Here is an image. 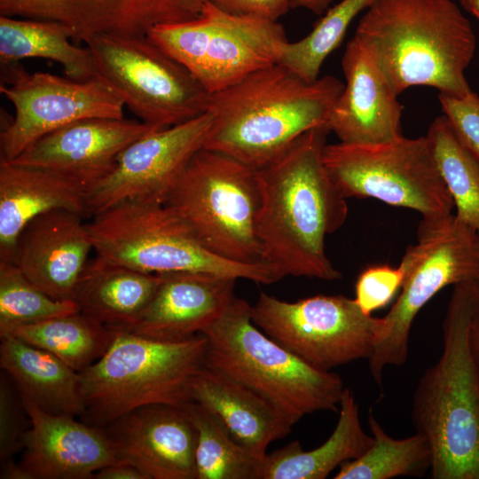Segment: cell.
I'll return each instance as SVG.
<instances>
[{"label": "cell", "mask_w": 479, "mask_h": 479, "mask_svg": "<svg viewBox=\"0 0 479 479\" xmlns=\"http://www.w3.org/2000/svg\"><path fill=\"white\" fill-rule=\"evenodd\" d=\"M328 127L310 130L270 163L256 170L260 192L257 232L263 261L281 279L342 278L325 240L348 216L346 198L323 161Z\"/></svg>", "instance_id": "cell-1"}, {"label": "cell", "mask_w": 479, "mask_h": 479, "mask_svg": "<svg viewBox=\"0 0 479 479\" xmlns=\"http://www.w3.org/2000/svg\"><path fill=\"white\" fill-rule=\"evenodd\" d=\"M344 89L333 75L308 82L280 63L209 94L204 148L259 169L314 128L327 126Z\"/></svg>", "instance_id": "cell-2"}, {"label": "cell", "mask_w": 479, "mask_h": 479, "mask_svg": "<svg viewBox=\"0 0 479 479\" xmlns=\"http://www.w3.org/2000/svg\"><path fill=\"white\" fill-rule=\"evenodd\" d=\"M479 312V281L453 286L443 320V352L424 371L411 420L428 442L433 479H479V372L469 328Z\"/></svg>", "instance_id": "cell-3"}, {"label": "cell", "mask_w": 479, "mask_h": 479, "mask_svg": "<svg viewBox=\"0 0 479 479\" xmlns=\"http://www.w3.org/2000/svg\"><path fill=\"white\" fill-rule=\"evenodd\" d=\"M370 51L397 96L412 86L465 97L476 40L452 0H377L354 35Z\"/></svg>", "instance_id": "cell-4"}, {"label": "cell", "mask_w": 479, "mask_h": 479, "mask_svg": "<svg viewBox=\"0 0 479 479\" xmlns=\"http://www.w3.org/2000/svg\"><path fill=\"white\" fill-rule=\"evenodd\" d=\"M251 305L235 296L201 334L205 364L256 392L294 423L316 412L339 411L342 378L319 370L266 335L252 321Z\"/></svg>", "instance_id": "cell-5"}, {"label": "cell", "mask_w": 479, "mask_h": 479, "mask_svg": "<svg viewBox=\"0 0 479 479\" xmlns=\"http://www.w3.org/2000/svg\"><path fill=\"white\" fill-rule=\"evenodd\" d=\"M110 329L114 336L106 351L79 373L83 422L103 428L143 406H184L192 401L190 382L205 362L203 334L164 342Z\"/></svg>", "instance_id": "cell-6"}, {"label": "cell", "mask_w": 479, "mask_h": 479, "mask_svg": "<svg viewBox=\"0 0 479 479\" xmlns=\"http://www.w3.org/2000/svg\"><path fill=\"white\" fill-rule=\"evenodd\" d=\"M87 226L96 255L141 271L212 273L263 285L281 279L265 263H240L214 255L165 204L123 202L93 216Z\"/></svg>", "instance_id": "cell-7"}, {"label": "cell", "mask_w": 479, "mask_h": 479, "mask_svg": "<svg viewBox=\"0 0 479 479\" xmlns=\"http://www.w3.org/2000/svg\"><path fill=\"white\" fill-rule=\"evenodd\" d=\"M214 255L234 263H264L257 232L256 170L219 152L195 153L165 203Z\"/></svg>", "instance_id": "cell-8"}, {"label": "cell", "mask_w": 479, "mask_h": 479, "mask_svg": "<svg viewBox=\"0 0 479 479\" xmlns=\"http://www.w3.org/2000/svg\"><path fill=\"white\" fill-rule=\"evenodd\" d=\"M399 267L404 273L401 293L382 317L368 359L372 378L381 389L385 367L405 364L412 323L429 300L448 286L479 281V233L454 214L422 218L417 242L406 249Z\"/></svg>", "instance_id": "cell-9"}, {"label": "cell", "mask_w": 479, "mask_h": 479, "mask_svg": "<svg viewBox=\"0 0 479 479\" xmlns=\"http://www.w3.org/2000/svg\"><path fill=\"white\" fill-rule=\"evenodd\" d=\"M325 167L344 198H373L406 208L422 218L452 214V198L437 169L428 137L326 145Z\"/></svg>", "instance_id": "cell-10"}, {"label": "cell", "mask_w": 479, "mask_h": 479, "mask_svg": "<svg viewBox=\"0 0 479 479\" xmlns=\"http://www.w3.org/2000/svg\"><path fill=\"white\" fill-rule=\"evenodd\" d=\"M147 35L208 93L279 63L288 42L279 21L234 15L207 1L197 18L157 26Z\"/></svg>", "instance_id": "cell-11"}, {"label": "cell", "mask_w": 479, "mask_h": 479, "mask_svg": "<svg viewBox=\"0 0 479 479\" xmlns=\"http://www.w3.org/2000/svg\"><path fill=\"white\" fill-rule=\"evenodd\" d=\"M85 45L98 75L139 121L164 129L208 111L210 93L147 35H98Z\"/></svg>", "instance_id": "cell-12"}, {"label": "cell", "mask_w": 479, "mask_h": 479, "mask_svg": "<svg viewBox=\"0 0 479 479\" xmlns=\"http://www.w3.org/2000/svg\"><path fill=\"white\" fill-rule=\"evenodd\" d=\"M253 323L280 346L323 371L373 355L382 318L344 295L286 302L264 292L251 305Z\"/></svg>", "instance_id": "cell-13"}, {"label": "cell", "mask_w": 479, "mask_h": 479, "mask_svg": "<svg viewBox=\"0 0 479 479\" xmlns=\"http://www.w3.org/2000/svg\"><path fill=\"white\" fill-rule=\"evenodd\" d=\"M0 92L15 114L0 133V161L17 158L46 134L90 118H123V101L99 75L75 81L28 73L19 62L1 67Z\"/></svg>", "instance_id": "cell-14"}, {"label": "cell", "mask_w": 479, "mask_h": 479, "mask_svg": "<svg viewBox=\"0 0 479 479\" xmlns=\"http://www.w3.org/2000/svg\"><path fill=\"white\" fill-rule=\"evenodd\" d=\"M212 123L207 111L131 143L114 170L87 192L86 214L93 216L127 201L164 204L191 159L204 148Z\"/></svg>", "instance_id": "cell-15"}, {"label": "cell", "mask_w": 479, "mask_h": 479, "mask_svg": "<svg viewBox=\"0 0 479 479\" xmlns=\"http://www.w3.org/2000/svg\"><path fill=\"white\" fill-rule=\"evenodd\" d=\"M205 0H0V15L64 24L72 39L145 35L160 25L197 18Z\"/></svg>", "instance_id": "cell-16"}, {"label": "cell", "mask_w": 479, "mask_h": 479, "mask_svg": "<svg viewBox=\"0 0 479 479\" xmlns=\"http://www.w3.org/2000/svg\"><path fill=\"white\" fill-rule=\"evenodd\" d=\"M160 129L124 117L83 119L46 134L10 161L54 171L88 192L114 170L131 143Z\"/></svg>", "instance_id": "cell-17"}, {"label": "cell", "mask_w": 479, "mask_h": 479, "mask_svg": "<svg viewBox=\"0 0 479 479\" xmlns=\"http://www.w3.org/2000/svg\"><path fill=\"white\" fill-rule=\"evenodd\" d=\"M102 429L117 460L135 466L148 479H196V431L185 405L143 406Z\"/></svg>", "instance_id": "cell-18"}, {"label": "cell", "mask_w": 479, "mask_h": 479, "mask_svg": "<svg viewBox=\"0 0 479 479\" xmlns=\"http://www.w3.org/2000/svg\"><path fill=\"white\" fill-rule=\"evenodd\" d=\"M83 216L53 209L30 221L18 237L11 262L54 299L73 300L93 250Z\"/></svg>", "instance_id": "cell-19"}, {"label": "cell", "mask_w": 479, "mask_h": 479, "mask_svg": "<svg viewBox=\"0 0 479 479\" xmlns=\"http://www.w3.org/2000/svg\"><path fill=\"white\" fill-rule=\"evenodd\" d=\"M342 67L344 89L328 119L340 142L368 145L402 137L403 106L385 75L355 35L345 48Z\"/></svg>", "instance_id": "cell-20"}, {"label": "cell", "mask_w": 479, "mask_h": 479, "mask_svg": "<svg viewBox=\"0 0 479 479\" xmlns=\"http://www.w3.org/2000/svg\"><path fill=\"white\" fill-rule=\"evenodd\" d=\"M22 398V397H21ZM29 418L21 466L33 479H89L117 460L101 428L46 412L22 399Z\"/></svg>", "instance_id": "cell-21"}, {"label": "cell", "mask_w": 479, "mask_h": 479, "mask_svg": "<svg viewBox=\"0 0 479 479\" xmlns=\"http://www.w3.org/2000/svg\"><path fill=\"white\" fill-rule=\"evenodd\" d=\"M150 302L132 325L112 329L152 340H188L216 320L233 298L238 279L203 272H167Z\"/></svg>", "instance_id": "cell-22"}, {"label": "cell", "mask_w": 479, "mask_h": 479, "mask_svg": "<svg viewBox=\"0 0 479 479\" xmlns=\"http://www.w3.org/2000/svg\"><path fill=\"white\" fill-rule=\"evenodd\" d=\"M189 394L259 459L295 424L267 399L205 362L192 378Z\"/></svg>", "instance_id": "cell-23"}, {"label": "cell", "mask_w": 479, "mask_h": 479, "mask_svg": "<svg viewBox=\"0 0 479 479\" xmlns=\"http://www.w3.org/2000/svg\"><path fill=\"white\" fill-rule=\"evenodd\" d=\"M87 190L54 171L0 161V261L11 262L25 226L53 209L86 214Z\"/></svg>", "instance_id": "cell-24"}, {"label": "cell", "mask_w": 479, "mask_h": 479, "mask_svg": "<svg viewBox=\"0 0 479 479\" xmlns=\"http://www.w3.org/2000/svg\"><path fill=\"white\" fill-rule=\"evenodd\" d=\"M0 365L22 399L55 415L83 414L79 373L53 354L6 335L1 337Z\"/></svg>", "instance_id": "cell-25"}, {"label": "cell", "mask_w": 479, "mask_h": 479, "mask_svg": "<svg viewBox=\"0 0 479 479\" xmlns=\"http://www.w3.org/2000/svg\"><path fill=\"white\" fill-rule=\"evenodd\" d=\"M161 278L98 255L90 259L75 287L79 310L109 328L132 325L153 296Z\"/></svg>", "instance_id": "cell-26"}, {"label": "cell", "mask_w": 479, "mask_h": 479, "mask_svg": "<svg viewBox=\"0 0 479 479\" xmlns=\"http://www.w3.org/2000/svg\"><path fill=\"white\" fill-rule=\"evenodd\" d=\"M339 418L328 439L318 447L304 451L294 441L263 458L259 479H325L342 463L363 455L373 438L362 428L354 393L345 388Z\"/></svg>", "instance_id": "cell-27"}, {"label": "cell", "mask_w": 479, "mask_h": 479, "mask_svg": "<svg viewBox=\"0 0 479 479\" xmlns=\"http://www.w3.org/2000/svg\"><path fill=\"white\" fill-rule=\"evenodd\" d=\"M70 39L71 32L62 23L0 15V66L42 58L61 65L71 80L87 81L98 76L89 46H76Z\"/></svg>", "instance_id": "cell-28"}, {"label": "cell", "mask_w": 479, "mask_h": 479, "mask_svg": "<svg viewBox=\"0 0 479 479\" xmlns=\"http://www.w3.org/2000/svg\"><path fill=\"white\" fill-rule=\"evenodd\" d=\"M6 335L46 350L81 373L103 356L112 342L114 332L77 311L20 326Z\"/></svg>", "instance_id": "cell-29"}, {"label": "cell", "mask_w": 479, "mask_h": 479, "mask_svg": "<svg viewBox=\"0 0 479 479\" xmlns=\"http://www.w3.org/2000/svg\"><path fill=\"white\" fill-rule=\"evenodd\" d=\"M368 426L373 438L360 457L340 466L334 479H391L424 476L430 471L433 454L428 440L416 433L405 438L390 436L369 412Z\"/></svg>", "instance_id": "cell-30"}, {"label": "cell", "mask_w": 479, "mask_h": 479, "mask_svg": "<svg viewBox=\"0 0 479 479\" xmlns=\"http://www.w3.org/2000/svg\"><path fill=\"white\" fill-rule=\"evenodd\" d=\"M426 137L452 198L455 216L479 233V161L459 139L445 115L433 121Z\"/></svg>", "instance_id": "cell-31"}, {"label": "cell", "mask_w": 479, "mask_h": 479, "mask_svg": "<svg viewBox=\"0 0 479 479\" xmlns=\"http://www.w3.org/2000/svg\"><path fill=\"white\" fill-rule=\"evenodd\" d=\"M185 408L196 431V479H259L263 459L235 441L199 404L191 401Z\"/></svg>", "instance_id": "cell-32"}, {"label": "cell", "mask_w": 479, "mask_h": 479, "mask_svg": "<svg viewBox=\"0 0 479 479\" xmlns=\"http://www.w3.org/2000/svg\"><path fill=\"white\" fill-rule=\"evenodd\" d=\"M375 1L341 0L306 36L285 44L279 63L308 82L317 80L324 61L341 44L352 20Z\"/></svg>", "instance_id": "cell-33"}, {"label": "cell", "mask_w": 479, "mask_h": 479, "mask_svg": "<svg viewBox=\"0 0 479 479\" xmlns=\"http://www.w3.org/2000/svg\"><path fill=\"white\" fill-rule=\"evenodd\" d=\"M77 311L73 300L51 297L12 262L0 261V337L20 326Z\"/></svg>", "instance_id": "cell-34"}, {"label": "cell", "mask_w": 479, "mask_h": 479, "mask_svg": "<svg viewBox=\"0 0 479 479\" xmlns=\"http://www.w3.org/2000/svg\"><path fill=\"white\" fill-rule=\"evenodd\" d=\"M404 273L398 266L375 265L364 270L355 284V301L364 313L387 306L401 289Z\"/></svg>", "instance_id": "cell-35"}, {"label": "cell", "mask_w": 479, "mask_h": 479, "mask_svg": "<svg viewBox=\"0 0 479 479\" xmlns=\"http://www.w3.org/2000/svg\"><path fill=\"white\" fill-rule=\"evenodd\" d=\"M27 414L21 396L18 399L8 379L0 377V459L12 458L22 450L23 436L27 430ZM28 416V415H27Z\"/></svg>", "instance_id": "cell-36"}, {"label": "cell", "mask_w": 479, "mask_h": 479, "mask_svg": "<svg viewBox=\"0 0 479 479\" xmlns=\"http://www.w3.org/2000/svg\"><path fill=\"white\" fill-rule=\"evenodd\" d=\"M443 112L461 143L479 161V97L471 90L465 97L438 95Z\"/></svg>", "instance_id": "cell-37"}, {"label": "cell", "mask_w": 479, "mask_h": 479, "mask_svg": "<svg viewBox=\"0 0 479 479\" xmlns=\"http://www.w3.org/2000/svg\"><path fill=\"white\" fill-rule=\"evenodd\" d=\"M226 12L271 21L291 9L292 0H205Z\"/></svg>", "instance_id": "cell-38"}, {"label": "cell", "mask_w": 479, "mask_h": 479, "mask_svg": "<svg viewBox=\"0 0 479 479\" xmlns=\"http://www.w3.org/2000/svg\"><path fill=\"white\" fill-rule=\"evenodd\" d=\"M96 479H148L146 475L135 466L124 462L115 461L107 465L94 475Z\"/></svg>", "instance_id": "cell-39"}, {"label": "cell", "mask_w": 479, "mask_h": 479, "mask_svg": "<svg viewBox=\"0 0 479 479\" xmlns=\"http://www.w3.org/2000/svg\"><path fill=\"white\" fill-rule=\"evenodd\" d=\"M1 479H33L28 471L20 463H17L12 458L1 460Z\"/></svg>", "instance_id": "cell-40"}, {"label": "cell", "mask_w": 479, "mask_h": 479, "mask_svg": "<svg viewBox=\"0 0 479 479\" xmlns=\"http://www.w3.org/2000/svg\"><path fill=\"white\" fill-rule=\"evenodd\" d=\"M333 0H292L291 9L303 8L321 15L328 9Z\"/></svg>", "instance_id": "cell-41"}, {"label": "cell", "mask_w": 479, "mask_h": 479, "mask_svg": "<svg viewBox=\"0 0 479 479\" xmlns=\"http://www.w3.org/2000/svg\"><path fill=\"white\" fill-rule=\"evenodd\" d=\"M469 345L479 372V312L473 318L469 328Z\"/></svg>", "instance_id": "cell-42"}, {"label": "cell", "mask_w": 479, "mask_h": 479, "mask_svg": "<svg viewBox=\"0 0 479 479\" xmlns=\"http://www.w3.org/2000/svg\"><path fill=\"white\" fill-rule=\"evenodd\" d=\"M462 6L479 20V0H460Z\"/></svg>", "instance_id": "cell-43"}]
</instances>
